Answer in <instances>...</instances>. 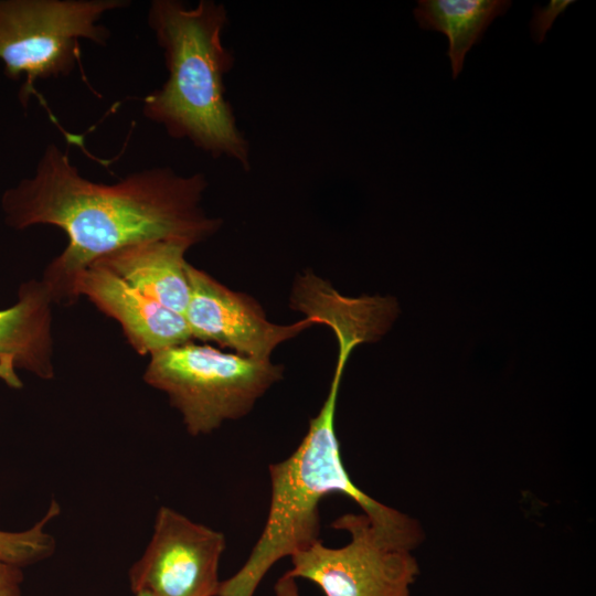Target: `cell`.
Instances as JSON below:
<instances>
[{"label":"cell","instance_id":"6da1fadb","mask_svg":"<svg viewBox=\"0 0 596 596\" xmlns=\"http://www.w3.org/2000/svg\"><path fill=\"white\" fill-rule=\"evenodd\" d=\"M207 184L202 172L181 175L168 167L135 171L110 184L95 182L50 143L34 174L4 191L1 206L13 228L49 224L67 235L66 248L42 280L56 301L74 298L76 277L121 247L156 240L194 245L215 234L221 220L201 205Z\"/></svg>","mask_w":596,"mask_h":596},{"label":"cell","instance_id":"7a4b0ae2","mask_svg":"<svg viewBox=\"0 0 596 596\" xmlns=\"http://www.w3.org/2000/svg\"><path fill=\"white\" fill-rule=\"evenodd\" d=\"M347 358L338 356L328 395L296 450L269 466L270 502L265 526L242 567L220 583L216 596H254L267 572L281 558L319 541V504L340 493L359 504L392 544L412 551L423 540L419 524L363 492L351 480L336 433L338 392Z\"/></svg>","mask_w":596,"mask_h":596},{"label":"cell","instance_id":"3957f363","mask_svg":"<svg viewBox=\"0 0 596 596\" xmlns=\"http://www.w3.org/2000/svg\"><path fill=\"white\" fill-rule=\"evenodd\" d=\"M148 25L163 52L168 78L148 94L142 113L167 134L188 140L212 158H226L251 170V146L237 126L224 77L234 55L223 43L228 12L223 3L155 0Z\"/></svg>","mask_w":596,"mask_h":596},{"label":"cell","instance_id":"277c9868","mask_svg":"<svg viewBox=\"0 0 596 596\" xmlns=\"http://www.w3.org/2000/svg\"><path fill=\"white\" fill-rule=\"evenodd\" d=\"M150 356L145 381L168 394L193 436L247 415L283 373L270 360L224 353L191 341Z\"/></svg>","mask_w":596,"mask_h":596},{"label":"cell","instance_id":"5b68a950","mask_svg":"<svg viewBox=\"0 0 596 596\" xmlns=\"http://www.w3.org/2000/svg\"><path fill=\"white\" fill-rule=\"evenodd\" d=\"M125 0H0V60L11 79L25 77L26 105L38 79L67 76L79 63V41L106 45L109 30L98 24Z\"/></svg>","mask_w":596,"mask_h":596},{"label":"cell","instance_id":"8992f818","mask_svg":"<svg viewBox=\"0 0 596 596\" xmlns=\"http://www.w3.org/2000/svg\"><path fill=\"white\" fill-rule=\"evenodd\" d=\"M331 525L350 541L341 547L315 542L290 556L286 575L310 581L324 596H411L419 573L412 551L389 542L364 513L343 514Z\"/></svg>","mask_w":596,"mask_h":596},{"label":"cell","instance_id":"52a82bcc","mask_svg":"<svg viewBox=\"0 0 596 596\" xmlns=\"http://www.w3.org/2000/svg\"><path fill=\"white\" fill-rule=\"evenodd\" d=\"M224 535L161 507L142 556L129 570L132 593L155 596H216Z\"/></svg>","mask_w":596,"mask_h":596},{"label":"cell","instance_id":"ba28073f","mask_svg":"<svg viewBox=\"0 0 596 596\" xmlns=\"http://www.w3.org/2000/svg\"><path fill=\"white\" fill-rule=\"evenodd\" d=\"M187 275L190 300L183 317L192 338L216 342L244 356L270 360L277 345L316 324L309 317L291 324L273 323L252 298L189 263Z\"/></svg>","mask_w":596,"mask_h":596},{"label":"cell","instance_id":"9c48e42d","mask_svg":"<svg viewBox=\"0 0 596 596\" xmlns=\"http://www.w3.org/2000/svg\"><path fill=\"white\" fill-rule=\"evenodd\" d=\"M81 295L115 318L140 354H151L192 339L182 315L142 295L98 265H89L76 277L73 297Z\"/></svg>","mask_w":596,"mask_h":596},{"label":"cell","instance_id":"30bf717a","mask_svg":"<svg viewBox=\"0 0 596 596\" xmlns=\"http://www.w3.org/2000/svg\"><path fill=\"white\" fill-rule=\"evenodd\" d=\"M43 281H29L20 288L12 307L0 310V380L21 387L17 370L51 377V304Z\"/></svg>","mask_w":596,"mask_h":596},{"label":"cell","instance_id":"8fae6325","mask_svg":"<svg viewBox=\"0 0 596 596\" xmlns=\"http://www.w3.org/2000/svg\"><path fill=\"white\" fill-rule=\"evenodd\" d=\"M191 246L182 240L145 241L114 251L93 264L183 316L190 300L184 255Z\"/></svg>","mask_w":596,"mask_h":596},{"label":"cell","instance_id":"7c38bea8","mask_svg":"<svg viewBox=\"0 0 596 596\" xmlns=\"http://www.w3.org/2000/svg\"><path fill=\"white\" fill-rule=\"evenodd\" d=\"M511 4L510 0H419L413 13L421 29L447 36L451 75L457 78L467 53Z\"/></svg>","mask_w":596,"mask_h":596},{"label":"cell","instance_id":"4fadbf2b","mask_svg":"<svg viewBox=\"0 0 596 596\" xmlns=\"http://www.w3.org/2000/svg\"><path fill=\"white\" fill-rule=\"evenodd\" d=\"M58 513L60 505L52 502L44 518L32 528L21 532L0 530V561L23 567L51 556L55 541L44 526Z\"/></svg>","mask_w":596,"mask_h":596},{"label":"cell","instance_id":"5bb4252c","mask_svg":"<svg viewBox=\"0 0 596 596\" xmlns=\"http://www.w3.org/2000/svg\"><path fill=\"white\" fill-rule=\"evenodd\" d=\"M573 3L572 0H552L544 7L536 6L530 22L531 36L536 43L545 40L547 31L552 28L556 18Z\"/></svg>","mask_w":596,"mask_h":596},{"label":"cell","instance_id":"9a60e30c","mask_svg":"<svg viewBox=\"0 0 596 596\" xmlns=\"http://www.w3.org/2000/svg\"><path fill=\"white\" fill-rule=\"evenodd\" d=\"M22 567L0 561V596H22Z\"/></svg>","mask_w":596,"mask_h":596},{"label":"cell","instance_id":"2e32d148","mask_svg":"<svg viewBox=\"0 0 596 596\" xmlns=\"http://www.w3.org/2000/svg\"><path fill=\"white\" fill-rule=\"evenodd\" d=\"M276 596H299L296 579L284 574L275 584Z\"/></svg>","mask_w":596,"mask_h":596},{"label":"cell","instance_id":"e0dca14e","mask_svg":"<svg viewBox=\"0 0 596 596\" xmlns=\"http://www.w3.org/2000/svg\"><path fill=\"white\" fill-rule=\"evenodd\" d=\"M135 595H136V596H155V595H152L151 593L146 592V590L137 592V593H135Z\"/></svg>","mask_w":596,"mask_h":596}]
</instances>
